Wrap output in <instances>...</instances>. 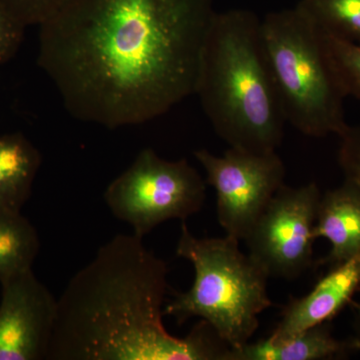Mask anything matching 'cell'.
Here are the masks:
<instances>
[{
	"label": "cell",
	"mask_w": 360,
	"mask_h": 360,
	"mask_svg": "<svg viewBox=\"0 0 360 360\" xmlns=\"http://www.w3.org/2000/svg\"><path fill=\"white\" fill-rule=\"evenodd\" d=\"M212 0H68L39 25V65L72 117L142 124L195 94Z\"/></svg>",
	"instance_id": "6da1fadb"
},
{
	"label": "cell",
	"mask_w": 360,
	"mask_h": 360,
	"mask_svg": "<svg viewBox=\"0 0 360 360\" xmlns=\"http://www.w3.org/2000/svg\"><path fill=\"white\" fill-rule=\"evenodd\" d=\"M167 262L135 234H117L58 298L49 360H229L231 348L200 321L184 338L163 323Z\"/></svg>",
	"instance_id": "7a4b0ae2"
},
{
	"label": "cell",
	"mask_w": 360,
	"mask_h": 360,
	"mask_svg": "<svg viewBox=\"0 0 360 360\" xmlns=\"http://www.w3.org/2000/svg\"><path fill=\"white\" fill-rule=\"evenodd\" d=\"M260 22L248 11L215 13L195 94L213 129L229 148L269 153L283 142L286 120Z\"/></svg>",
	"instance_id": "3957f363"
},
{
	"label": "cell",
	"mask_w": 360,
	"mask_h": 360,
	"mask_svg": "<svg viewBox=\"0 0 360 360\" xmlns=\"http://www.w3.org/2000/svg\"><path fill=\"white\" fill-rule=\"evenodd\" d=\"M175 252L193 264L194 281L188 290L174 293L165 302V316L179 324L198 317L231 349L250 342L259 328V315L274 305L266 271L240 250L238 239L198 238L186 221Z\"/></svg>",
	"instance_id": "277c9868"
},
{
	"label": "cell",
	"mask_w": 360,
	"mask_h": 360,
	"mask_svg": "<svg viewBox=\"0 0 360 360\" xmlns=\"http://www.w3.org/2000/svg\"><path fill=\"white\" fill-rule=\"evenodd\" d=\"M260 30L286 122L307 136H341L347 96L324 33L300 7L269 14Z\"/></svg>",
	"instance_id": "5b68a950"
},
{
	"label": "cell",
	"mask_w": 360,
	"mask_h": 360,
	"mask_svg": "<svg viewBox=\"0 0 360 360\" xmlns=\"http://www.w3.org/2000/svg\"><path fill=\"white\" fill-rule=\"evenodd\" d=\"M205 198L206 181L195 167L186 158L163 160L153 148L142 149L103 194L113 217L141 238L168 220L186 221Z\"/></svg>",
	"instance_id": "8992f818"
},
{
	"label": "cell",
	"mask_w": 360,
	"mask_h": 360,
	"mask_svg": "<svg viewBox=\"0 0 360 360\" xmlns=\"http://www.w3.org/2000/svg\"><path fill=\"white\" fill-rule=\"evenodd\" d=\"M194 158L217 194V215L226 236L245 240L279 188L285 165L276 151L252 153L229 148L219 156L198 149Z\"/></svg>",
	"instance_id": "52a82bcc"
},
{
	"label": "cell",
	"mask_w": 360,
	"mask_h": 360,
	"mask_svg": "<svg viewBox=\"0 0 360 360\" xmlns=\"http://www.w3.org/2000/svg\"><path fill=\"white\" fill-rule=\"evenodd\" d=\"M321 198L314 181L297 187L284 184L243 240L248 255L269 277L293 281L314 265Z\"/></svg>",
	"instance_id": "ba28073f"
},
{
	"label": "cell",
	"mask_w": 360,
	"mask_h": 360,
	"mask_svg": "<svg viewBox=\"0 0 360 360\" xmlns=\"http://www.w3.org/2000/svg\"><path fill=\"white\" fill-rule=\"evenodd\" d=\"M0 284V360L46 359L58 300L32 269Z\"/></svg>",
	"instance_id": "9c48e42d"
},
{
	"label": "cell",
	"mask_w": 360,
	"mask_h": 360,
	"mask_svg": "<svg viewBox=\"0 0 360 360\" xmlns=\"http://www.w3.org/2000/svg\"><path fill=\"white\" fill-rule=\"evenodd\" d=\"M360 291V253L330 267L314 288L302 297L291 298L281 310V321L269 336L281 340L317 324L333 321Z\"/></svg>",
	"instance_id": "30bf717a"
},
{
	"label": "cell",
	"mask_w": 360,
	"mask_h": 360,
	"mask_svg": "<svg viewBox=\"0 0 360 360\" xmlns=\"http://www.w3.org/2000/svg\"><path fill=\"white\" fill-rule=\"evenodd\" d=\"M314 234L331 245L317 265L335 266L360 253V191L354 184L343 180L340 186L321 194Z\"/></svg>",
	"instance_id": "8fae6325"
},
{
	"label": "cell",
	"mask_w": 360,
	"mask_h": 360,
	"mask_svg": "<svg viewBox=\"0 0 360 360\" xmlns=\"http://www.w3.org/2000/svg\"><path fill=\"white\" fill-rule=\"evenodd\" d=\"M359 352L352 336L338 340L331 321L312 326L286 340L269 338L245 343L231 349L229 360H331L345 359Z\"/></svg>",
	"instance_id": "7c38bea8"
},
{
	"label": "cell",
	"mask_w": 360,
	"mask_h": 360,
	"mask_svg": "<svg viewBox=\"0 0 360 360\" xmlns=\"http://www.w3.org/2000/svg\"><path fill=\"white\" fill-rule=\"evenodd\" d=\"M40 165L39 151L25 135H0V212H21Z\"/></svg>",
	"instance_id": "4fadbf2b"
},
{
	"label": "cell",
	"mask_w": 360,
	"mask_h": 360,
	"mask_svg": "<svg viewBox=\"0 0 360 360\" xmlns=\"http://www.w3.org/2000/svg\"><path fill=\"white\" fill-rule=\"evenodd\" d=\"M39 238L21 212H0V283L32 269Z\"/></svg>",
	"instance_id": "5bb4252c"
},
{
	"label": "cell",
	"mask_w": 360,
	"mask_h": 360,
	"mask_svg": "<svg viewBox=\"0 0 360 360\" xmlns=\"http://www.w3.org/2000/svg\"><path fill=\"white\" fill-rule=\"evenodd\" d=\"M300 8L324 34L360 44V0H304Z\"/></svg>",
	"instance_id": "9a60e30c"
},
{
	"label": "cell",
	"mask_w": 360,
	"mask_h": 360,
	"mask_svg": "<svg viewBox=\"0 0 360 360\" xmlns=\"http://www.w3.org/2000/svg\"><path fill=\"white\" fill-rule=\"evenodd\" d=\"M324 35L345 94L360 101V44Z\"/></svg>",
	"instance_id": "2e32d148"
},
{
	"label": "cell",
	"mask_w": 360,
	"mask_h": 360,
	"mask_svg": "<svg viewBox=\"0 0 360 360\" xmlns=\"http://www.w3.org/2000/svg\"><path fill=\"white\" fill-rule=\"evenodd\" d=\"M68 0H0V6L11 18L27 27L40 25L51 18Z\"/></svg>",
	"instance_id": "e0dca14e"
},
{
	"label": "cell",
	"mask_w": 360,
	"mask_h": 360,
	"mask_svg": "<svg viewBox=\"0 0 360 360\" xmlns=\"http://www.w3.org/2000/svg\"><path fill=\"white\" fill-rule=\"evenodd\" d=\"M340 139L338 165L345 180L354 184L360 191V124L349 125Z\"/></svg>",
	"instance_id": "ac0fdd59"
},
{
	"label": "cell",
	"mask_w": 360,
	"mask_h": 360,
	"mask_svg": "<svg viewBox=\"0 0 360 360\" xmlns=\"http://www.w3.org/2000/svg\"><path fill=\"white\" fill-rule=\"evenodd\" d=\"M25 30V26L0 6V65L13 58L20 49Z\"/></svg>",
	"instance_id": "d6986e66"
},
{
	"label": "cell",
	"mask_w": 360,
	"mask_h": 360,
	"mask_svg": "<svg viewBox=\"0 0 360 360\" xmlns=\"http://www.w3.org/2000/svg\"><path fill=\"white\" fill-rule=\"evenodd\" d=\"M350 307L354 312V319H352V340L356 343L357 349L360 352V302H354L350 304Z\"/></svg>",
	"instance_id": "ffe728a7"
}]
</instances>
